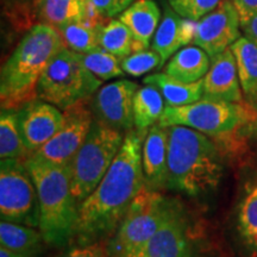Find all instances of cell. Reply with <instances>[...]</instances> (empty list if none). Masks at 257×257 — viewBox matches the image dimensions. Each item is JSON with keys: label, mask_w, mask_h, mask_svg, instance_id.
<instances>
[{"label": "cell", "mask_w": 257, "mask_h": 257, "mask_svg": "<svg viewBox=\"0 0 257 257\" xmlns=\"http://www.w3.org/2000/svg\"><path fill=\"white\" fill-rule=\"evenodd\" d=\"M147 134L135 127L125 134L123 146L100 184L80 204L74 243L108 240L115 233L131 204L146 187L142 148Z\"/></svg>", "instance_id": "6da1fadb"}, {"label": "cell", "mask_w": 257, "mask_h": 257, "mask_svg": "<svg viewBox=\"0 0 257 257\" xmlns=\"http://www.w3.org/2000/svg\"><path fill=\"white\" fill-rule=\"evenodd\" d=\"M168 130L167 188L192 198L216 191L223 178V156L207 135L174 125Z\"/></svg>", "instance_id": "7a4b0ae2"}, {"label": "cell", "mask_w": 257, "mask_h": 257, "mask_svg": "<svg viewBox=\"0 0 257 257\" xmlns=\"http://www.w3.org/2000/svg\"><path fill=\"white\" fill-rule=\"evenodd\" d=\"M64 48L59 30L38 23L24 37L3 64L0 75L2 110L18 111L36 100L37 85L50 60Z\"/></svg>", "instance_id": "3957f363"}, {"label": "cell", "mask_w": 257, "mask_h": 257, "mask_svg": "<svg viewBox=\"0 0 257 257\" xmlns=\"http://www.w3.org/2000/svg\"><path fill=\"white\" fill-rule=\"evenodd\" d=\"M25 163L37 188L40 230L46 243L67 248L75 239L80 207L72 191L70 167L55 165L35 154Z\"/></svg>", "instance_id": "277c9868"}, {"label": "cell", "mask_w": 257, "mask_h": 257, "mask_svg": "<svg viewBox=\"0 0 257 257\" xmlns=\"http://www.w3.org/2000/svg\"><path fill=\"white\" fill-rule=\"evenodd\" d=\"M101 81L86 68L78 53L64 47L42 74L37 98L64 111L91 98L100 88Z\"/></svg>", "instance_id": "5b68a950"}, {"label": "cell", "mask_w": 257, "mask_h": 257, "mask_svg": "<svg viewBox=\"0 0 257 257\" xmlns=\"http://www.w3.org/2000/svg\"><path fill=\"white\" fill-rule=\"evenodd\" d=\"M124 133L93 121L87 138L70 163L72 191L79 205L100 184L123 146Z\"/></svg>", "instance_id": "8992f818"}, {"label": "cell", "mask_w": 257, "mask_h": 257, "mask_svg": "<svg viewBox=\"0 0 257 257\" xmlns=\"http://www.w3.org/2000/svg\"><path fill=\"white\" fill-rule=\"evenodd\" d=\"M255 111L245 102H230L201 98L189 105L167 106L159 124L162 126L191 127L207 136L224 137L253 120Z\"/></svg>", "instance_id": "52a82bcc"}, {"label": "cell", "mask_w": 257, "mask_h": 257, "mask_svg": "<svg viewBox=\"0 0 257 257\" xmlns=\"http://www.w3.org/2000/svg\"><path fill=\"white\" fill-rule=\"evenodd\" d=\"M170 199L144 187L125 214L117 231L107 240L111 257L143 252L165 220Z\"/></svg>", "instance_id": "ba28073f"}, {"label": "cell", "mask_w": 257, "mask_h": 257, "mask_svg": "<svg viewBox=\"0 0 257 257\" xmlns=\"http://www.w3.org/2000/svg\"><path fill=\"white\" fill-rule=\"evenodd\" d=\"M0 217L40 229L37 188L25 161L4 159L0 163Z\"/></svg>", "instance_id": "9c48e42d"}, {"label": "cell", "mask_w": 257, "mask_h": 257, "mask_svg": "<svg viewBox=\"0 0 257 257\" xmlns=\"http://www.w3.org/2000/svg\"><path fill=\"white\" fill-rule=\"evenodd\" d=\"M143 253L146 257H206L205 244L181 202L170 199L165 220Z\"/></svg>", "instance_id": "30bf717a"}, {"label": "cell", "mask_w": 257, "mask_h": 257, "mask_svg": "<svg viewBox=\"0 0 257 257\" xmlns=\"http://www.w3.org/2000/svg\"><path fill=\"white\" fill-rule=\"evenodd\" d=\"M88 100L80 101L63 111V123L60 130L35 155L55 165L70 166L94 121Z\"/></svg>", "instance_id": "8fae6325"}, {"label": "cell", "mask_w": 257, "mask_h": 257, "mask_svg": "<svg viewBox=\"0 0 257 257\" xmlns=\"http://www.w3.org/2000/svg\"><path fill=\"white\" fill-rule=\"evenodd\" d=\"M240 29L242 25L237 9L230 0H221L213 11L197 22L193 43L213 59L242 37Z\"/></svg>", "instance_id": "7c38bea8"}, {"label": "cell", "mask_w": 257, "mask_h": 257, "mask_svg": "<svg viewBox=\"0 0 257 257\" xmlns=\"http://www.w3.org/2000/svg\"><path fill=\"white\" fill-rule=\"evenodd\" d=\"M137 89L136 82L125 79L99 88L91 105L95 119L124 134L133 130L134 98Z\"/></svg>", "instance_id": "4fadbf2b"}, {"label": "cell", "mask_w": 257, "mask_h": 257, "mask_svg": "<svg viewBox=\"0 0 257 257\" xmlns=\"http://www.w3.org/2000/svg\"><path fill=\"white\" fill-rule=\"evenodd\" d=\"M63 123V111L43 100H34L18 110V124L31 155L55 136Z\"/></svg>", "instance_id": "5bb4252c"}, {"label": "cell", "mask_w": 257, "mask_h": 257, "mask_svg": "<svg viewBox=\"0 0 257 257\" xmlns=\"http://www.w3.org/2000/svg\"><path fill=\"white\" fill-rule=\"evenodd\" d=\"M204 80V96L230 102L244 101L234 55L229 49L211 59V67Z\"/></svg>", "instance_id": "9a60e30c"}, {"label": "cell", "mask_w": 257, "mask_h": 257, "mask_svg": "<svg viewBox=\"0 0 257 257\" xmlns=\"http://www.w3.org/2000/svg\"><path fill=\"white\" fill-rule=\"evenodd\" d=\"M168 130L159 123L149 128L142 148V166L146 187L162 192L168 175Z\"/></svg>", "instance_id": "2e32d148"}, {"label": "cell", "mask_w": 257, "mask_h": 257, "mask_svg": "<svg viewBox=\"0 0 257 257\" xmlns=\"http://www.w3.org/2000/svg\"><path fill=\"white\" fill-rule=\"evenodd\" d=\"M197 22L184 18L173 10L166 8L160 25L154 35L152 48L160 54L162 63L194 40Z\"/></svg>", "instance_id": "e0dca14e"}, {"label": "cell", "mask_w": 257, "mask_h": 257, "mask_svg": "<svg viewBox=\"0 0 257 257\" xmlns=\"http://www.w3.org/2000/svg\"><path fill=\"white\" fill-rule=\"evenodd\" d=\"M119 19L130 29L138 43L147 49L160 25L161 12L154 0H136L119 15Z\"/></svg>", "instance_id": "ac0fdd59"}, {"label": "cell", "mask_w": 257, "mask_h": 257, "mask_svg": "<svg viewBox=\"0 0 257 257\" xmlns=\"http://www.w3.org/2000/svg\"><path fill=\"white\" fill-rule=\"evenodd\" d=\"M238 70V78L245 104L257 111V46L242 36L230 47Z\"/></svg>", "instance_id": "d6986e66"}, {"label": "cell", "mask_w": 257, "mask_h": 257, "mask_svg": "<svg viewBox=\"0 0 257 257\" xmlns=\"http://www.w3.org/2000/svg\"><path fill=\"white\" fill-rule=\"evenodd\" d=\"M211 67V57L198 46L184 47L170 57L165 73L181 82L193 83L204 79Z\"/></svg>", "instance_id": "ffe728a7"}, {"label": "cell", "mask_w": 257, "mask_h": 257, "mask_svg": "<svg viewBox=\"0 0 257 257\" xmlns=\"http://www.w3.org/2000/svg\"><path fill=\"white\" fill-rule=\"evenodd\" d=\"M146 85L154 86L159 89L167 106L189 105L204 98V80L186 83L176 80L167 73H156L143 79Z\"/></svg>", "instance_id": "44dd1931"}, {"label": "cell", "mask_w": 257, "mask_h": 257, "mask_svg": "<svg viewBox=\"0 0 257 257\" xmlns=\"http://www.w3.org/2000/svg\"><path fill=\"white\" fill-rule=\"evenodd\" d=\"M46 243L40 229L27 225L2 220L0 223V245L14 251L34 257L43 251Z\"/></svg>", "instance_id": "7402d4cb"}, {"label": "cell", "mask_w": 257, "mask_h": 257, "mask_svg": "<svg viewBox=\"0 0 257 257\" xmlns=\"http://www.w3.org/2000/svg\"><path fill=\"white\" fill-rule=\"evenodd\" d=\"M98 37L101 49L113 54L120 60L136 51L144 50L134 37L130 29L120 19H112L100 25L98 29Z\"/></svg>", "instance_id": "603a6c76"}, {"label": "cell", "mask_w": 257, "mask_h": 257, "mask_svg": "<svg viewBox=\"0 0 257 257\" xmlns=\"http://www.w3.org/2000/svg\"><path fill=\"white\" fill-rule=\"evenodd\" d=\"M165 108V99L156 87L147 85L138 88L134 98L135 128L148 133L159 123Z\"/></svg>", "instance_id": "cb8c5ba5"}, {"label": "cell", "mask_w": 257, "mask_h": 257, "mask_svg": "<svg viewBox=\"0 0 257 257\" xmlns=\"http://www.w3.org/2000/svg\"><path fill=\"white\" fill-rule=\"evenodd\" d=\"M237 225L246 245L257 251V175L244 186L237 208Z\"/></svg>", "instance_id": "d4e9b609"}, {"label": "cell", "mask_w": 257, "mask_h": 257, "mask_svg": "<svg viewBox=\"0 0 257 257\" xmlns=\"http://www.w3.org/2000/svg\"><path fill=\"white\" fill-rule=\"evenodd\" d=\"M31 154L25 147L18 124V111L2 110L0 115V157L27 161Z\"/></svg>", "instance_id": "484cf974"}, {"label": "cell", "mask_w": 257, "mask_h": 257, "mask_svg": "<svg viewBox=\"0 0 257 257\" xmlns=\"http://www.w3.org/2000/svg\"><path fill=\"white\" fill-rule=\"evenodd\" d=\"M37 18L56 29L78 22L81 18V0H37Z\"/></svg>", "instance_id": "4316f807"}, {"label": "cell", "mask_w": 257, "mask_h": 257, "mask_svg": "<svg viewBox=\"0 0 257 257\" xmlns=\"http://www.w3.org/2000/svg\"><path fill=\"white\" fill-rule=\"evenodd\" d=\"M98 29L78 21L62 25L57 30L62 37L64 47L78 54H88L100 49Z\"/></svg>", "instance_id": "83f0119b"}, {"label": "cell", "mask_w": 257, "mask_h": 257, "mask_svg": "<svg viewBox=\"0 0 257 257\" xmlns=\"http://www.w3.org/2000/svg\"><path fill=\"white\" fill-rule=\"evenodd\" d=\"M2 14L16 32H28L38 21L37 0H2Z\"/></svg>", "instance_id": "f1b7e54d"}, {"label": "cell", "mask_w": 257, "mask_h": 257, "mask_svg": "<svg viewBox=\"0 0 257 257\" xmlns=\"http://www.w3.org/2000/svg\"><path fill=\"white\" fill-rule=\"evenodd\" d=\"M79 55L86 68L102 81L124 76L125 72L121 68L119 57L107 53L101 48L92 53L79 54Z\"/></svg>", "instance_id": "f546056e"}, {"label": "cell", "mask_w": 257, "mask_h": 257, "mask_svg": "<svg viewBox=\"0 0 257 257\" xmlns=\"http://www.w3.org/2000/svg\"><path fill=\"white\" fill-rule=\"evenodd\" d=\"M121 68L125 74L134 78L142 76L152 72L153 69L161 68L163 66L160 54L155 50H140L121 59Z\"/></svg>", "instance_id": "4dcf8cb0"}, {"label": "cell", "mask_w": 257, "mask_h": 257, "mask_svg": "<svg viewBox=\"0 0 257 257\" xmlns=\"http://www.w3.org/2000/svg\"><path fill=\"white\" fill-rule=\"evenodd\" d=\"M176 14L191 21L199 22L220 4L221 0H168Z\"/></svg>", "instance_id": "1f68e13d"}, {"label": "cell", "mask_w": 257, "mask_h": 257, "mask_svg": "<svg viewBox=\"0 0 257 257\" xmlns=\"http://www.w3.org/2000/svg\"><path fill=\"white\" fill-rule=\"evenodd\" d=\"M54 257H111L107 240H99L88 244L73 243Z\"/></svg>", "instance_id": "d6a6232c"}, {"label": "cell", "mask_w": 257, "mask_h": 257, "mask_svg": "<svg viewBox=\"0 0 257 257\" xmlns=\"http://www.w3.org/2000/svg\"><path fill=\"white\" fill-rule=\"evenodd\" d=\"M96 10L104 18H113L121 15L128 6L133 5L135 0H92Z\"/></svg>", "instance_id": "836d02e7"}, {"label": "cell", "mask_w": 257, "mask_h": 257, "mask_svg": "<svg viewBox=\"0 0 257 257\" xmlns=\"http://www.w3.org/2000/svg\"><path fill=\"white\" fill-rule=\"evenodd\" d=\"M238 11L240 25L245 24L252 17L257 16V0H230Z\"/></svg>", "instance_id": "e575fe53"}, {"label": "cell", "mask_w": 257, "mask_h": 257, "mask_svg": "<svg viewBox=\"0 0 257 257\" xmlns=\"http://www.w3.org/2000/svg\"><path fill=\"white\" fill-rule=\"evenodd\" d=\"M242 30L244 32V36L248 37L250 41H252L257 46V16L252 17L245 24H243Z\"/></svg>", "instance_id": "d590c367"}, {"label": "cell", "mask_w": 257, "mask_h": 257, "mask_svg": "<svg viewBox=\"0 0 257 257\" xmlns=\"http://www.w3.org/2000/svg\"><path fill=\"white\" fill-rule=\"evenodd\" d=\"M0 257H34V256L14 251V250H10L8 248H5V246L0 245Z\"/></svg>", "instance_id": "8d00e7d4"}, {"label": "cell", "mask_w": 257, "mask_h": 257, "mask_svg": "<svg viewBox=\"0 0 257 257\" xmlns=\"http://www.w3.org/2000/svg\"><path fill=\"white\" fill-rule=\"evenodd\" d=\"M124 257H146L143 252H140V253H130V255H126Z\"/></svg>", "instance_id": "74e56055"}, {"label": "cell", "mask_w": 257, "mask_h": 257, "mask_svg": "<svg viewBox=\"0 0 257 257\" xmlns=\"http://www.w3.org/2000/svg\"><path fill=\"white\" fill-rule=\"evenodd\" d=\"M252 121H255V124L257 126V111H255V115H253V120Z\"/></svg>", "instance_id": "f35d334b"}]
</instances>
